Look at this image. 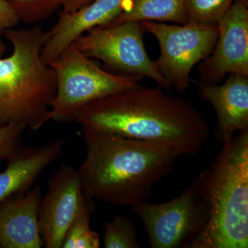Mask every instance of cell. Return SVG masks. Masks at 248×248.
<instances>
[{"label": "cell", "mask_w": 248, "mask_h": 248, "mask_svg": "<svg viewBox=\"0 0 248 248\" xmlns=\"http://www.w3.org/2000/svg\"><path fill=\"white\" fill-rule=\"evenodd\" d=\"M26 130L24 125L18 124L0 127V162L7 161L21 146Z\"/></svg>", "instance_id": "ffe728a7"}, {"label": "cell", "mask_w": 248, "mask_h": 248, "mask_svg": "<svg viewBox=\"0 0 248 248\" xmlns=\"http://www.w3.org/2000/svg\"><path fill=\"white\" fill-rule=\"evenodd\" d=\"M129 22L187 23L185 0H130L122 12L101 27H111Z\"/></svg>", "instance_id": "9a60e30c"}, {"label": "cell", "mask_w": 248, "mask_h": 248, "mask_svg": "<svg viewBox=\"0 0 248 248\" xmlns=\"http://www.w3.org/2000/svg\"><path fill=\"white\" fill-rule=\"evenodd\" d=\"M198 93L216 112L215 138L223 143L248 130V77L231 74L224 84L200 83Z\"/></svg>", "instance_id": "4fadbf2b"}, {"label": "cell", "mask_w": 248, "mask_h": 248, "mask_svg": "<svg viewBox=\"0 0 248 248\" xmlns=\"http://www.w3.org/2000/svg\"><path fill=\"white\" fill-rule=\"evenodd\" d=\"M1 36V35H0V58L3 57V55H4L5 53V50H6V46H5L4 42H3Z\"/></svg>", "instance_id": "603a6c76"}, {"label": "cell", "mask_w": 248, "mask_h": 248, "mask_svg": "<svg viewBox=\"0 0 248 248\" xmlns=\"http://www.w3.org/2000/svg\"><path fill=\"white\" fill-rule=\"evenodd\" d=\"M94 200L89 198L80 210L65 234L62 248H99L100 238L91 228Z\"/></svg>", "instance_id": "2e32d148"}, {"label": "cell", "mask_w": 248, "mask_h": 248, "mask_svg": "<svg viewBox=\"0 0 248 248\" xmlns=\"http://www.w3.org/2000/svg\"><path fill=\"white\" fill-rule=\"evenodd\" d=\"M235 0H185L187 23L217 25Z\"/></svg>", "instance_id": "e0dca14e"}, {"label": "cell", "mask_w": 248, "mask_h": 248, "mask_svg": "<svg viewBox=\"0 0 248 248\" xmlns=\"http://www.w3.org/2000/svg\"><path fill=\"white\" fill-rule=\"evenodd\" d=\"M144 225L153 248H188L206 226L208 204L197 182L176 198L162 203L141 202L130 206Z\"/></svg>", "instance_id": "ba28073f"}, {"label": "cell", "mask_w": 248, "mask_h": 248, "mask_svg": "<svg viewBox=\"0 0 248 248\" xmlns=\"http://www.w3.org/2000/svg\"><path fill=\"white\" fill-rule=\"evenodd\" d=\"M62 14H71L76 12L93 0H61Z\"/></svg>", "instance_id": "7402d4cb"}, {"label": "cell", "mask_w": 248, "mask_h": 248, "mask_svg": "<svg viewBox=\"0 0 248 248\" xmlns=\"http://www.w3.org/2000/svg\"><path fill=\"white\" fill-rule=\"evenodd\" d=\"M143 31L152 34L159 43V58L155 62L161 74L178 93L190 87V75L197 63L213 52L218 38L217 25L187 22L172 25L142 22Z\"/></svg>", "instance_id": "52a82bcc"}, {"label": "cell", "mask_w": 248, "mask_h": 248, "mask_svg": "<svg viewBox=\"0 0 248 248\" xmlns=\"http://www.w3.org/2000/svg\"><path fill=\"white\" fill-rule=\"evenodd\" d=\"M14 11L6 0H0V35L5 31L14 29L19 23Z\"/></svg>", "instance_id": "44dd1931"}, {"label": "cell", "mask_w": 248, "mask_h": 248, "mask_svg": "<svg viewBox=\"0 0 248 248\" xmlns=\"http://www.w3.org/2000/svg\"><path fill=\"white\" fill-rule=\"evenodd\" d=\"M143 32L141 22H124L93 28L73 44L88 58L100 60L117 74L146 77L163 89H172L147 53Z\"/></svg>", "instance_id": "8992f818"}, {"label": "cell", "mask_w": 248, "mask_h": 248, "mask_svg": "<svg viewBox=\"0 0 248 248\" xmlns=\"http://www.w3.org/2000/svg\"><path fill=\"white\" fill-rule=\"evenodd\" d=\"M128 0H93L71 14L60 13L58 22L46 32L42 58L47 64L55 60L78 37L93 28L105 25L122 12Z\"/></svg>", "instance_id": "8fae6325"}, {"label": "cell", "mask_w": 248, "mask_h": 248, "mask_svg": "<svg viewBox=\"0 0 248 248\" xmlns=\"http://www.w3.org/2000/svg\"><path fill=\"white\" fill-rule=\"evenodd\" d=\"M138 229L130 218L114 217L104 227V246L105 248H140Z\"/></svg>", "instance_id": "ac0fdd59"}, {"label": "cell", "mask_w": 248, "mask_h": 248, "mask_svg": "<svg viewBox=\"0 0 248 248\" xmlns=\"http://www.w3.org/2000/svg\"><path fill=\"white\" fill-rule=\"evenodd\" d=\"M222 144L211 166L195 179L209 218L188 248L248 247V130Z\"/></svg>", "instance_id": "3957f363"}, {"label": "cell", "mask_w": 248, "mask_h": 248, "mask_svg": "<svg viewBox=\"0 0 248 248\" xmlns=\"http://www.w3.org/2000/svg\"><path fill=\"white\" fill-rule=\"evenodd\" d=\"M48 65L56 80V92L50 112V121L56 123L75 122L78 112L90 103L141 86V77L124 76L102 69L73 43Z\"/></svg>", "instance_id": "5b68a950"}, {"label": "cell", "mask_w": 248, "mask_h": 248, "mask_svg": "<svg viewBox=\"0 0 248 248\" xmlns=\"http://www.w3.org/2000/svg\"><path fill=\"white\" fill-rule=\"evenodd\" d=\"M47 184L39 207L41 235L45 248H62L67 231L90 197L82 190L78 170L69 165H62Z\"/></svg>", "instance_id": "9c48e42d"}, {"label": "cell", "mask_w": 248, "mask_h": 248, "mask_svg": "<svg viewBox=\"0 0 248 248\" xmlns=\"http://www.w3.org/2000/svg\"><path fill=\"white\" fill-rule=\"evenodd\" d=\"M66 143L61 139L42 146H19L0 172V203L31 188L42 172L61 157Z\"/></svg>", "instance_id": "5bb4252c"}, {"label": "cell", "mask_w": 248, "mask_h": 248, "mask_svg": "<svg viewBox=\"0 0 248 248\" xmlns=\"http://www.w3.org/2000/svg\"><path fill=\"white\" fill-rule=\"evenodd\" d=\"M42 197L37 184L0 203V248L43 247L38 218Z\"/></svg>", "instance_id": "7c38bea8"}, {"label": "cell", "mask_w": 248, "mask_h": 248, "mask_svg": "<svg viewBox=\"0 0 248 248\" xmlns=\"http://www.w3.org/2000/svg\"><path fill=\"white\" fill-rule=\"evenodd\" d=\"M217 26L216 45L201 66L202 83L217 84L228 74L248 77V0H235Z\"/></svg>", "instance_id": "30bf717a"}, {"label": "cell", "mask_w": 248, "mask_h": 248, "mask_svg": "<svg viewBox=\"0 0 248 248\" xmlns=\"http://www.w3.org/2000/svg\"><path fill=\"white\" fill-rule=\"evenodd\" d=\"M19 22L36 24L48 19L62 8L61 0H6Z\"/></svg>", "instance_id": "d6986e66"}, {"label": "cell", "mask_w": 248, "mask_h": 248, "mask_svg": "<svg viewBox=\"0 0 248 248\" xmlns=\"http://www.w3.org/2000/svg\"><path fill=\"white\" fill-rule=\"evenodd\" d=\"M45 34L40 26L3 33L13 50L0 58V127L22 124L35 132L50 121L56 80L42 58Z\"/></svg>", "instance_id": "277c9868"}, {"label": "cell", "mask_w": 248, "mask_h": 248, "mask_svg": "<svg viewBox=\"0 0 248 248\" xmlns=\"http://www.w3.org/2000/svg\"><path fill=\"white\" fill-rule=\"evenodd\" d=\"M86 157L78 168L85 195L124 206L147 202L180 155L152 142L81 128Z\"/></svg>", "instance_id": "7a4b0ae2"}, {"label": "cell", "mask_w": 248, "mask_h": 248, "mask_svg": "<svg viewBox=\"0 0 248 248\" xmlns=\"http://www.w3.org/2000/svg\"><path fill=\"white\" fill-rule=\"evenodd\" d=\"M75 122L81 128L156 143L180 156L197 154L209 136L208 122L190 102L142 85L90 103Z\"/></svg>", "instance_id": "6da1fadb"}]
</instances>
